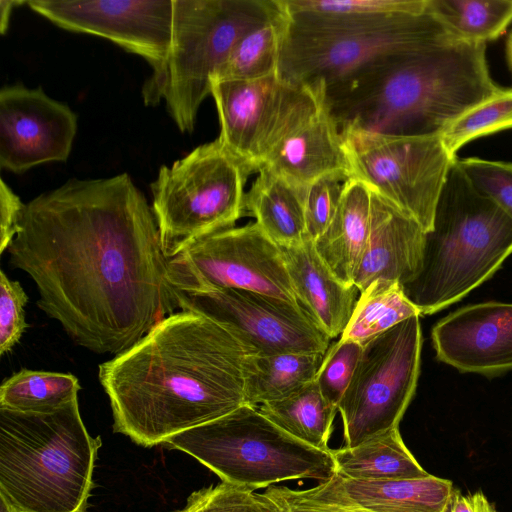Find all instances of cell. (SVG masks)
I'll use <instances>...</instances> for the list:
<instances>
[{
    "mask_svg": "<svg viewBox=\"0 0 512 512\" xmlns=\"http://www.w3.org/2000/svg\"><path fill=\"white\" fill-rule=\"evenodd\" d=\"M281 512H375L355 504L314 498L305 490L272 487L264 492Z\"/></svg>",
    "mask_w": 512,
    "mask_h": 512,
    "instance_id": "cell-38",
    "label": "cell"
},
{
    "mask_svg": "<svg viewBox=\"0 0 512 512\" xmlns=\"http://www.w3.org/2000/svg\"><path fill=\"white\" fill-rule=\"evenodd\" d=\"M506 55H507L508 65H509L511 73H512V31L510 32V34L507 38V41H506Z\"/></svg>",
    "mask_w": 512,
    "mask_h": 512,
    "instance_id": "cell-42",
    "label": "cell"
},
{
    "mask_svg": "<svg viewBox=\"0 0 512 512\" xmlns=\"http://www.w3.org/2000/svg\"><path fill=\"white\" fill-rule=\"evenodd\" d=\"M218 139L259 172L291 134L321 109L323 90L274 73L250 81H212Z\"/></svg>",
    "mask_w": 512,
    "mask_h": 512,
    "instance_id": "cell-12",
    "label": "cell"
},
{
    "mask_svg": "<svg viewBox=\"0 0 512 512\" xmlns=\"http://www.w3.org/2000/svg\"><path fill=\"white\" fill-rule=\"evenodd\" d=\"M344 182L336 177H325L306 189V228L313 241L322 235L335 215L341 200Z\"/></svg>",
    "mask_w": 512,
    "mask_h": 512,
    "instance_id": "cell-37",
    "label": "cell"
},
{
    "mask_svg": "<svg viewBox=\"0 0 512 512\" xmlns=\"http://www.w3.org/2000/svg\"><path fill=\"white\" fill-rule=\"evenodd\" d=\"M457 38L430 11L382 25L342 31H306L289 25L278 73L322 89L386 57ZM459 39V38H457Z\"/></svg>",
    "mask_w": 512,
    "mask_h": 512,
    "instance_id": "cell-9",
    "label": "cell"
},
{
    "mask_svg": "<svg viewBox=\"0 0 512 512\" xmlns=\"http://www.w3.org/2000/svg\"><path fill=\"white\" fill-rule=\"evenodd\" d=\"M454 489L450 480L431 474L365 481L336 472L329 480L305 492L317 499L351 503L375 512H445Z\"/></svg>",
    "mask_w": 512,
    "mask_h": 512,
    "instance_id": "cell-21",
    "label": "cell"
},
{
    "mask_svg": "<svg viewBox=\"0 0 512 512\" xmlns=\"http://www.w3.org/2000/svg\"><path fill=\"white\" fill-rule=\"evenodd\" d=\"M81 386L70 373L21 369L0 386V408L50 413L78 399Z\"/></svg>",
    "mask_w": 512,
    "mask_h": 512,
    "instance_id": "cell-30",
    "label": "cell"
},
{
    "mask_svg": "<svg viewBox=\"0 0 512 512\" xmlns=\"http://www.w3.org/2000/svg\"><path fill=\"white\" fill-rule=\"evenodd\" d=\"M0 512H17L11 506H9L5 500L0 498Z\"/></svg>",
    "mask_w": 512,
    "mask_h": 512,
    "instance_id": "cell-43",
    "label": "cell"
},
{
    "mask_svg": "<svg viewBox=\"0 0 512 512\" xmlns=\"http://www.w3.org/2000/svg\"><path fill=\"white\" fill-rule=\"evenodd\" d=\"M413 316L421 314L406 296L402 284L378 279L360 292L340 339L363 344Z\"/></svg>",
    "mask_w": 512,
    "mask_h": 512,
    "instance_id": "cell-29",
    "label": "cell"
},
{
    "mask_svg": "<svg viewBox=\"0 0 512 512\" xmlns=\"http://www.w3.org/2000/svg\"><path fill=\"white\" fill-rule=\"evenodd\" d=\"M101 444L78 399L50 413L0 408V498L17 512H86Z\"/></svg>",
    "mask_w": 512,
    "mask_h": 512,
    "instance_id": "cell-4",
    "label": "cell"
},
{
    "mask_svg": "<svg viewBox=\"0 0 512 512\" xmlns=\"http://www.w3.org/2000/svg\"><path fill=\"white\" fill-rule=\"evenodd\" d=\"M502 89L490 75L486 44L448 39L386 57L323 89L340 130L440 135Z\"/></svg>",
    "mask_w": 512,
    "mask_h": 512,
    "instance_id": "cell-3",
    "label": "cell"
},
{
    "mask_svg": "<svg viewBox=\"0 0 512 512\" xmlns=\"http://www.w3.org/2000/svg\"><path fill=\"white\" fill-rule=\"evenodd\" d=\"M420 316L410 317L362 344L338 411L346 447L398 427L420 374Z\"/></svg>",
    "mask_w": 512,
    "mask_h": 512,
    "instance_id": "cell-11",
    "label": "cell"
},
{
    "mask_svg": "<svg viewBox=\"0 0 512 512\" xmlns=\"http://www.w3.org/2000/svg\"><path fill=\"white\" fill-rule=\"evenodd\" d=\"M175 512H281L265 493L221 482L193 492L186 505Z\"/></svg>",
    "mask_w": 512,
    "mask_h": 512,
    "instance_id": "cell-33",
    "label": "cell"
},
{
    "mask_svg": "<svg viewBox=\"0 0 512 512\" xmlns=\"http://www.w3.org/2000/svg\"><path fill=\"white\" fill-rule=\"evenodd\" d=\"M325 353L251 354L245 367V404L281 400L314 381Z\"/></svg>",
    "mask_w": 512,
    "mask_h": 512,
    "instance_id": "cell-26",
    "label": "cell"
},
{
    "mask_svg": "<svg viewBox=\"0 0 512 512\" xmlns=\"http://www.w3.org/2000/svg\"><path fill=\"white\" fill-rule=\"evenodd\" d=\"M445 512H496L481 490L462 494L454 489Z\"/></svg>",
    "mask_w": 512,
    "mask_h": 512,
    "instance_id": "cell-40",
    "label": "cell"
},
{
    "mask_svg": "<svg viewBox=\"0 0 512 512\" xmlns=\"http://www.w3.org/2000/svg\"><path fill=\"white\" fill-rule=\"evenodd\" d=\"M456 161L472 185L512 220V163L477 157H457Z\"/></svg>",
    "mask_w": 512,
    "mask_h": 512,
    "instance_id": "cell-35",
    "label": "cell"
},
{
    "mask_svg": "<svg viewBox=\"0 0 512 512\" xmlns=\"http://www.w3.org/2000/svg\"><path fill=\"white\" fill-rule=\"evenodd\" d=\"M177 308L210 318L254 355L325 353L330 337L301 305L241 289L187 293L172 288Z\"/></svg>",
    "mask_w": 512,
    "mask_h": 512,
    "instance_id": "cell-14",
    "label": "cell"
},
{
    "mask_svg": "<svg viewBox=\"0 0 512 512\" xmlns=\"http://www.w3.org/2000/svg\"><path fill=\"white\" fill-rule=\"evenodd\" d=\"M263 168L300 189L325 177L352 178L341 130L324 101L319 112L285 139Z\"/></svg>",
    "mask_w": 512,
    "mask_h": 512,
    "instance_id": "cell-19",
    "label": "cell"
},
{
    "mask_svg": "<svg viewBox=\"0 0 512 512\" xmlns=\"http://www.w3.org/2000/svg\"><path fill=\"white\" fill-rule=\"evenodd\" d=\"M352 178L415 220L428 233L456 157L440 135H392L356 127L341 129Z\"/></svg>",
    "mask_w": 512,
    "mask_h": 512,
    "instance_id": "cell-10",
    "label": "cell"
},
{
    "mask_svg": "<svg viewBox=\"0 0 512 512\" xmlns=\"http://www.w3.org/2000/svg\"><path fill=\"white\" fill-rule=\"evenodd\" d=\"M167 281L187 293L241 289L300 305L281 248L256 222L194 242L168 260Z\"/></svg>",
    "mask_w": 512,
    "mask_h": 512,
    "instance_id": "cell-13",
    "label": "cell"
},
{
    "mask_svg": "<svg viewBox=\"0 0 512 512\" xmlns=\"http://www.w3.org/2000/svg\"><path fill=\"white\" fill-rule=\"evenodd\" d=\"M258 409L296 439L319 450H330L328 440L338 408L325 400L315 380L281 400L260 405Z\"/></svg>",
    "mask_w": 512,
    "mask_h": 512,
    "instance_id": "cell-27",
    "label": "cell"
},
{
    "mask_svg": "<svg viewBox=\"0 0 512 512\" xmlns=\"http://www.w3.org/2000/svg\"><path fill=\"white\" fill-rule=\"evenodd\" d=\"M25 204L1 180L0 184V253L3 254L19 231V223Z\"/></svg>",
    "mask_w": 512,
    "mask_h": 512,
    "instance_id": "cell-39",
    "label": "cell"
},
{
    "mask_svg": "<svg viewBox=\"0 0 512 512\" xmlns=\"http://www.w3.org/2000/svg\"><path fill=\"white\" fill-rule=\"evenodd\" d=\"M7 252L38 308L94 353H123L177 308L153 209L126 173L35 197Z\"/></svg>",
    "mask_w": 512,
    "mask_h": 512,
    "instance_id": "cell-1",
    "label": "cell"
},
{
    "mask_svg": "<svg viewBox=\"0 0 512 512\" xmlns=\"http://www.w3.org/2000/svg\"><path fill=\"white\" fill-rule=\"evenodd\" d=\"M253 173L218 138L162 166L151 191L164 256L172 259L199 239L233 228L246 215L244 188Z\"/></svg>",
    "mask_w": 512,
    "mask_h": 512,
    "instance_id": "cell-8",
    "label": "cell"
},
{
    "mask_svg": "<svg viewBox=\"0 0 512 512\" xmlns=\"http://www.w3.org/2000/svg\"><path fill=\"white\" fill-rule=\"evenodd\" d=\"M280 248L299 304L330 339L341 336L359 298L358 288L345 285L332 273L309 236Z\"/></svg>",
    "mask_w": 512,
    "mask_h": 512,
    "instance_id": "cell-20",
    "label": "cell"
},
{
    "mask_svg": "<svg viewBox=\"0 0 512 512\" xmlns=\"http://www.w3.org/2000/svg\"><path fill=\"white\" fill-rule=\"evenodd\" d=\"M362 352V344L338 340L328 347L315 381L325 400L338 408Z\"/></svg>",
    "mask_w": 512,
    "mask_h": 512,
    "instance_id": "cell-34",
    "label": "cell"
},
{
    "mask_svg": "<svg viewBox=\"0 0 512 512\" xmlns=\"http://www.w3.org/2000/svg\"><path fill=\"white\" fill-rule=\"evenodd\" d=\"M430 11L457 38L487 43L512 22V0H428Z\"/></svg>",
    "mask_w": 512,
    "mask_h": 512,
    "instance_id": "cell-31",
    "label": "cell"
},
{
    "mask_svg": "<svg viewBox=\"0 0 512 512\" xmlns=\"http://www.w3.org/2000/svg\"><path fill=\"white\" fill-rule=\"evenodd\" d=\"M27 2L15 0L0 1V31L2 34H4L8 28L9 18L13 8H15L17 5H21Z\"/></svg>",
    "mask_w": 512,
    "mask_h": 512,
    "instance_id": "cell-41",
    "label": "cell"
},
{
    "mask_svg": "<svg viewBox=\"0 0 512 512\" xmlns=\"http://www.w3.org/2000/svg\"><path fill=\"white\" fill-rule=\"evenodd\" d=\"M331 452L336 472L350 479L386 481L429 474L405 445L398 427L354 447L344 446Z\"/></svg>",
    "mask_w": 512,
    "mask_h": 512,
    "instance_id": "cell-25",
    "label": "cell"
},
{
    "mask_svg": "<svg viewBox=\"0 0 512 512\" xmlns=\"http://www.w3.org/2000/svg\"><path fill=\"white\" fill-rule=\"evenodd\" d=\"M289 25L306 31H342L424 13L428 0H280Z\"/></svg>",
    "mask_w": 512,
    "mask_h": 512,
    "instance_id": "cell-23",
    "label": "cell"
},
{
    "mask_svg": "<svg viewBox=\"0 0 512 512\" xmlns=\"http://www.w3.org/2000/svg\"><path fill=\"white\" fill-rule=\"evenodd\" d=\"M281 11L279 0H173L171 45L144 82L145 104L164 101L178 129L192 132L211 81L235 44Z\"/></svg>",
    "mask_w": 512,
    "mask_h": 512,
    "instance_id": "cell-6",
    "label": "cell"
},
{
    "mask_svg": "<svg viewBox=\"0 0 512 512\" xmlns=\"http://www.w3.org/2000/svg\"><path fill=\"white\" fill-rule=\"evenodd\" d=\"M371 206V190L363 182L349 178L343 184L335 215L314 241L319 256L345 285H354V274L370 232Z\"/></svg>",
    "mask_w": 512,
    "mask_h": 512,
    "instance_id": "cell-22",
    "label": "cell"
},
{
    "mask_svg": "<svg viewBox=\"0 0 512 512\" xmlns=\"http://www.w3.org/2000/svg\"><path fill=\"white\" fill-rule=\"evenodd\" d=\"M371 192L370 232L353 278L359 292L378 279L411 282L421 270L426 240L415 220Z\"/></svg>",
    "mask_w": 512,
    "mask_h": 512,
    "instance_id": "cell-18",
    "label": "cell"
},
{
    "mask_svg": "<svg viewBox=\"0 0 512 512\" xmlns=\"http://www.w3.org/2000/svg\"><path fill=\"white\" fill-rule=\"evenodd\" d=\"M436 358L462 373L496 376L512 369V303L462 307L431 330Z\"/></svg>",
    "mask_w": 512,
    "mask_h": 512,
    "instance_id": "cell-17",
    "label": "cell"
},
{
    "mask_svg": "<svg viewBox=\"0 0 512 512\" xmlns=\"http://www.w3.org/2000/svg\"><path fill=\"white\" fill-rule=\"evenodd\" d=\"M165 444L191 455L223 482L252 490L304 478L325 482L336 473L331 449L296 439L247 404Z\"/></svg>",
    "mask_w": 512,
    "mask_h": 512,
    "instance_id": "cell-7",
    "label": "cell"
},
{
    "mask_svg": "<svg viewBox=\"0 0 512 512\" xmlns=\"http://www.w3.org/2000/svg\"><path fill=\"white\" fill-rule=\"evenodd\" d=\"M28 296L18 281L0 272V355L4 356L19 342L27 324L25 306Z\"/></svg>",
    "mask_w": 512,
    "mask_h": 512,
    "instance_id": "cell-36",
    "label": "cell"
},
{
    "mask_svg": "<svg viewBox=\"0 0 512 512\" xmlns=\"http://www.w3.org/2000/svg\"><path fill=\"white\" fill-rule=\"evenodd\" d=\"M77 132L70 107L41 87L5 86L0 91V167L22 173L39 164L65 162Z\"/></svg>",
    "mask_w": 512,
    "mask_h": 512,
    "instance_id": "cell-16",
    "label": "cell"
},
{
    "mask_svg": "<svg viewBox=\"0 0 512 512\" xmlns=\"http://www.w3.org/2000/svg\"><path fill=\"white\" fill-rule=\"evenodd\" d=\"M287 26L288 18L282 8L278 16L249 30L235 44L212 81H250L277 73Z\"/></svg>",
    "mask_w": 512,
    "mask_h": 512,
    "instance_id": "cell-28",
    "label": "cell"
},
{
    "mask_svg": "<svg viewBox=\"0 0 512 512\" xmlns=\"http://www.w3.org/2000/svg\"><path fill=\"white\" fill-rule=\"evenodd\" d=\"M252 350L192 311L167 316L130 349L103 362L98 378L113 429L151 447L245 404Z\"/></svg>",
    "mask_w": 512,
    "mask_h": 512,
    "instance_id": "cell-2",
    "label": "cell"
},
{
    "mask_svg": "<svg viewBox=\"0 0 512 512\" xmlns=\"http://www.w3.org/2000/svg\"><path fill=\"white\" fill-rule=\"evenodd\" d=\"M246 192L245 211L279 247H290L308 235L305 219L306 189L289 184L263 168Z\"/></svg>",
    "mask_w": 512,
    "mask_h": 512,
    "instance_id": "cell-24",
    "label": "cell"
},
{
    "mask_svg": "<svg viewBox=\"0 0 512 512\" xmlns=\"http://www.w3.org/2000/svg\"><path fill=\"white\" fill-rule=\"evenodd\" d=\"M28 6L55 25L106 38L147 60L161 62L171 45L173 0H31Z\"/></svg>",
    "mask_w": 512,
    "mask_h": 512,
    "instance_id": "cell-15",
    "label": "cell"
},
{
    "mask_svg": "<svg viewBox=\"0 0 512 512\" xmlns=\"http://www.w3.org/2000/svg\"><path fill=\"white\" fill-rule=\"evenodd\" d=\"M452 163L426 233L420 272L403 286L422 315L459 302L512 254V220Z\"/></svg>",
    "mask_w": 512,
    "mask_h": 512,
    "instance_id": "cell-5",
    "label": "cell"
},
{
    "mask_svg": "<svg viewBox=\"0 0 512 512\" xmlns=\"http://www.w3.org/2000/svg\"><path fill=\"white\" fill-rule=\"evenodd\" d=\"M508 129H512V88H502L450 123L440 137L448 153L456 157L470 141Z\"/></svg>",
    "mask_w": 512,
    "mask_h": 512,
    "instance_id": "cell-32",
    "label": "cell"
}]
</instances>
